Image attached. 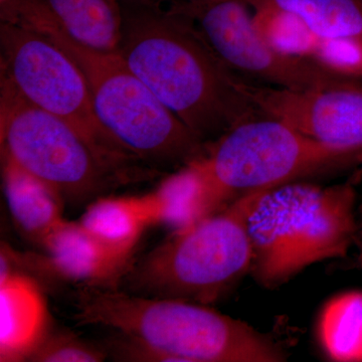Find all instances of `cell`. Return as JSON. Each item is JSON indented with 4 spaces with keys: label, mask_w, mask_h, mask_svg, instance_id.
I'll use <instances>...</instances> for the list:
<instances>
[{
    "label": "cell",
    "mask_w": 362,
    "mask_h": 362,
    "mask_svg": "<svg viewBox=\"0 0 362 362\" xmlns=\"http://www.w3.org/2000/svg\"><path fill=\"white\" fill-rule=\"evenodd\" d=\"M1 73L30 103L66 121L109 156L134 162L98 119L84 75L65 51L28 26L2 21Z\"/></svg>",
    "instance_id": "9"
},
{
    "label": "cell",
    "mask_w": 362,
    "mask_h": 362,
    "mask_svg": "<svg viewBox=\"0 0 362 362\" xmlns=\"http://www.w3.org/2000/svg\"><path fill=\"white\" fill-rule=\"evenodd\" d=\"M356 246L358 247V259L362 269V223L359 226V230L356 240Z\"/></svg>",
    "instance_id": "20"
},
{
    "label": "cell",
    "mask_w": 362,
    "mask_h": 362,
    "mask_svg": "<svg viewBox=\"0 0 362 362\" xmlns=\"http://www.w3.org/2000/svg\"><path fill=\"white\" fill-rule=\"evenodd\" d=\"M263 192L244 195L187 230L171 233L128 268L122 277L126 291L216 303L251 270L249 218Z\"/></svg>",
    "instance_id": "5"
},
{
    "label": "cell",
    "mask_w": 362,
    "mask_h": 362,
    "mask_svg": "<svg viewBox=\"0 0 362 362\" xmlns=\"http://www.w3.org/2000/svg\"><path fill=\"white\" fill-rule=\"evenodd\" d=\"M44 256L30 258V270H40L66 282L114 287L129 267L116 258L78 221H62L42 245Z\"/></svg>",
    "instance_id": "12"
},
{
    "label": "cell",
    "mask_w": 362,
    "mask_h": 362,
    "mask_svg": "<svg viewBox=\"0 0 362 362\" xmlns=\"http://www.w3.org/2000/svg\"><path fill=\"white\" fill-rule=\"evenodd\" d=\"M319 338L333 361L362 362V292L338 295L319 321Z\"/></svg>",
    "instance_id": "18"
},
{
    "label": "cell",
    "mask_w": 362,
    "mask_h": 362,
    "mask_svg": "<svg viewBox=\"0 0 362 362\" xmlns=\"http://www.w3.org/2000/svg\"><path fill=\"white\" fill-rule=\"evenodd\" d=\"M261 115L305 136L362 158V80L312 90H290L244 82Z\"/></svg>",
    "instance_id": "10"
},
{
    "label": "cell",
    "mask_w": 362,
    "mask_h": 362,
    "mask_svg": "<svg viewBox=\"0 0 362 362\" xmlns=\"http://www.w3.org/2000/svg\"><path fill=\"white\" fill-rule=\"evenodd\" d=\"M166 11L192 23L226 68L246 82L312 90L358 78L323 59L281 49L259 30L246 0H173Z\"/></svg>",
    "instance_id": "8"
},
{
    "label": "cell",
    "mask_w": 362,
    "mask_h": 362,
    "mask_svg": "<svg viewBox=\"0 0 362 362\" xmlns=\"http://www.w3.org/2000/svg\"><path fill=\"white\" fill-rule=\"evenodd\" d=\"M59 26L78 44L100 52H117L125 16L119 0H42Z\"/></svg>",
    "instance_id": "16"
},
{
    "label": "cell",
    "mask_w": 362,
    "mask_h": 362,
    "mask_svg": "<svg viewBox=\"0 0 362 362\" xmlns=\"http://www.w3.org/2000/svg\"><path fill=\"white\" fill-rule=\"evenodd\" d=\"M137 201L148 226H165L171 233L182 232L226 206L192 162Z\"/></svg>",
    "instance_id": "14"
},
{
    "label": "cell",
    "mask_w": 362,
    "mask_h": 362,
    "mask_svg": "<svg viewBox=\"0 0 362 362\" xmlns=\"http://www.w3.org/2000/svg\"><path fill=\"white\" fill-rule=\"evenodd\" d=\"M106 352L70 333H47L26 361L33 362H100Z\"/></svg>",
    "instance_id": "19"
},
{
    "label": "cell",
    "mask_w": 362,
    "mask_h": 362,
    "mask_svg": "<svg viewBox=\"0 0 362 362\" xmlns=\"http://www.w3.org/2000/svg\"><path fill=\"white\" fill-rule=\"evenodd\" d=\"M356 199L352 180L325 187L295 180L263 192L249 218L252 278L277 287L312 264L346 256L361 226Z\"/></svg>",
    "instance_id": "4"
},
{
    "label": "cell",
    "mask_w": 362,
    "mask_h": 362,
    "mask_svg": "<svg viewBox=\"0 0 362 362\" xmlns=\"http://www.w3.org/2000/svg\"><path fill=\"white\" fill-rule=\"evenodd\" d=\"M354 160L362 158L259 116L233 126L190 162L228 206L244 195Z\"/></svg>",
    "instance_id": "7"
},
{
    "label": "cell",
    "mask_w": 362,
    "mask_h": 362,
    "mask_svg": "<svg viewBox=\"0 0 362 362\" xmlns=\"http://www.w3.org/2000/svg\"><path fill=\"white\" fill-rule=\"evenodd\" d=\"M76 308L81 323L110 328L121 335L114 351L122 361H286L284 350L268 335L209 305L82 286Z\"/></svg>",
    "instance_id": "1"
},
{
    "label": "cell",
    "mask_w": 362,
    "mask_h": 362,
    "mask_svg": "<svg viewBox=\"0 0 362 362\" xmlns=\"http://www.w3.org/2000/svg\"><path fill=\"white\" fill-rule=\"evenodd\" d=\"M1 18L42 33L71 57L84 75L98 119L126 153L137 160L185 165L206 151V143L159 101L118 52L78 44L42 0H1Z\"/></svg>",
    "instance_id": "3"
},
{
    "label": "cell",
    "mask_w": 362,
    "mask_h": 362,
    "mask_svg": "<svg viewBox=\"0 0 362 362\" xmlns=\"http://www.w3.org/2000/svg\"><path fill=\"white\" fill-rule=\"evenodd\" d=\"M261 30L303 33L305 56L362 80V0H246Z\"/></svg>",
    "instance_id": "11"
},
{
    "label": "cell",
    "mask_w": 362,
    "mask_h": 362,
    "mask_svg": "<svg viewBox=\"0 0 362 362\" xmlns=\"http://www.w3.org/2000/svg\"><path fill=\"white\" fill-rule=\"evenodd\" d=\"M1 162L4 194L14 225L25 238L42 247L47 235L65 220V199L4 154Z\"/></svg>",
    "instance_id": "15"
},
{
    "label": "cell",
    "mask_w": 362,
    "mask_h": 362,
    "mask_svg": "<svg viewBox=\"0 0 362 362\" xmlns=\"http://www.w3.org/2000/svg\"><path fill=\"white\" fill-rule=\"evenodd\" d=\"M78 221L102 246L127 264L149 226L137 197H98Z\"/></svg>",
    "instance_id": "17"
},
{
    "label": "cell",
    "mask_w": 362,
    "mask_h": 362,
    "mask_svg": "<svg viewBox=\"0 0 362 362\" xmlns=\"http://www.w3.org/2000/svg\"><path fill=\"white\" fill-rule=\"evenodd\" d=\"M117 52L164 106L209 144L243 121L263 116L187 20L143 8L125 18Z\"/></svg>",
    "instance_id": "2"
},
{
    "label": "cell",
    "mask_w": 362,
    "mask_h": 362,
    "mask_svg": "<svg viewBox=\"0 0 362 362\" xmlns=\"http://www.w3.org/2000/svg\"><path fill=\"white\" fill-rule=\"evenodd\" d=\"M0 361H26L47 334V308L37 281L25 274L0 278Z\"/></svg>",
    "instance_id": "13"
},
{
    "label": "cell",
    "mask_w": 362,
    "mask_h": 362,
    "mask_svg": "<svg viewBox=\"0 0 362 362\" xmlns=\"http://www.w3.org/2000/svg\"><path fill=\"white\" fill-rule=\"evenodd\" d=\"M0 141L1 154L77 204L126 181L133 163L105 153L70 124L30 103L2 73Z\"/></svg>",
    "instance_id": "6"
}]
</instances>
